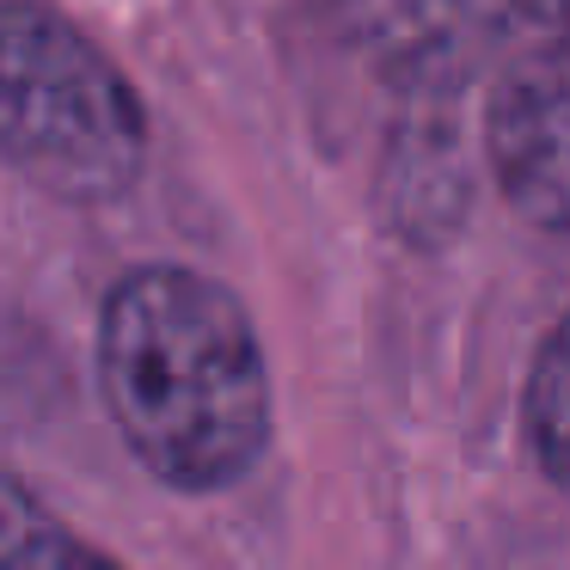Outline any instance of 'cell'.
Here are the masks:
<instances>
[{"label": "cell", "mask_w": 570, "mask_h": 570, "mask_svg": "<svg viewBox=\"0 0 570 570\" xmlns=\"http://www.w3.org/2000/svg\"><path fill=\"white\" fill-rule=\"evenodd\" d=\"M356 43L411 92H448L491 56L521 0H344Z\"/></svg>", "instance_id": "277c9868"}, {"label": "cell", "mask_w": 570, "mask_h": 570, "mask_svg": "<svg viewBox=\"0 0 570 570\" xmlns=\"http://www.w3.org/2000/svg\"><path fill=\"white\" fill-rule=\"evenodd\" d=\"M0 570H124V564L105 558L99 546L75 540L62 521L43 515L38 497H26L0 472Z\"/></svg>", "instance_id": "5b68a950"}, {"label": "cell", "mask_w": 570, "mask_h": 570, "mask_svg": "<svg viewBox=\"0 0 570 570\" xmlns=\"http://www.w3.org/2000/svg\"><path fill=\"white\" fill-rule=\"evenodd\" d=\"M141 154V99L111 56L50 0H0V160L62 197H111Z\"/></svg>", "instance_id": "7a4b0ae2"}, {"label": "cell", "mask_w": 570, "mask_h": 570, "mask_svg": "<svg viewBox=\"0 0 570 570\" xmlns=\"http://www.w3.org/2000/svg\"><path fill=\"white\" fill-rule=\"evenodd\" d=\"M528 430H533V448H540V466L552 472V484L570 491V320L546 337L540 362H533Z\"/></svg>", "instance_id": "8992f818"}, {"label": "cell", "mask_w": 570, "mask_h": 570, "mask_svg": "<svg viewBox=\"0 0 570 570\" xmlns=\"http://www.w3.org/2000/svg\"><path fill=\"white\" fill-rule=\"evenodd\" d=\"M484 148L521 215L570 227V31H546L509 62L491 92Z\"/></svg>", "instance_id": "3957f363"}, {"label": "cell", "mask_w": 570, "mask_h": 570, "mask_svg": "<svg viewBox=\"0 0 570 570\" xmlns=\"http://www.w3.org/2000/svg\"><path fill=\"white\" fill-rule=\"evenodd\" d=\"M99 381L124 442L173 491H227L271 442V368L215 276L148 264L111 288Z\"/></svg>", "instance_id": "6da1fadb"}, {"label": "cell", "mask_w": 570, "mask_h": 570, "mask_svg": "<svg viewBox=\"0 0 570 570\" xmlns=\"http://www.w3.org/2000/svg\"><path fill=\"white\" fill-rule=\"evenodd\" d=\"M521 13H540L546 31H570V0H521Z\"/></svg>", "instance_id": "52a82bcc"}]
</instances>
